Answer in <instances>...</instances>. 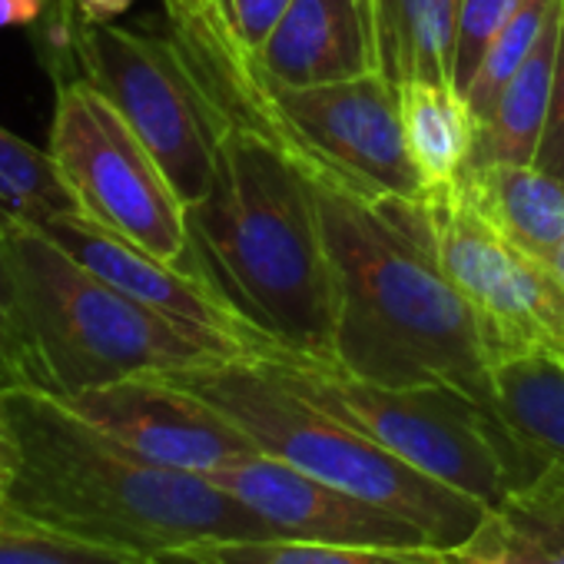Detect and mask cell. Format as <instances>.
I'll use <instances>...</instances> for the list:
<instances>
[{
  "label": "cell",
  "mask_w": 564,
  "mask_h": 564,
  "mask_svg": "<svg viewBox=\"0 0 564 564\" xmlns=\"http://www.w3.org/2000/svg\"><path fill=\"white\" fill-rule=\"evenodd\" d=\"M491 409L511 438L518 485L564 462V362L547 352H511L491 362Z\"/></svg>",
  "instance_id": "cell-16"
},
{
  "label": "cell",
  "mask_w": 564,
  "mask_h": 564,
  "mask_svg": "<svg viewBox=\"0 0 564 564\" xmlns=\"http://www.w3.org/2000/svg\"><path fill=\"white\" fill-rule=\"evenodd\" d=\"M186 551L199 564H452L435 547H356L300 538H239Z\"/></svg>",
  "instance_id": "cell-20"
},
{
  "label": "cell",
  "mask_w": 564,
  "mask_h": 564,
  "mask_svg": "<svg viewBox=\"0 0 564 564\" xmlns=\"http://www.w3.org/2000/svg\"><path fill=\"white\" fill-rule=\"evenodd\" d=\"M11 524V508H8V491H0V528Z\"/></svg>",
  "instance_id": "cell-35"
},
{
  "label": "cell",
  "mask_w": 564,
  "mask_h": 564,
  "mask_svg": "<svg viewBox=\"0 0 564 564\" xmlns=\"http://www.w3.org/2000/svg\"><path fill=\"white\" fill-rule=\"evenodd\" d=\"M534 166L544 170L551 180L564 186V28H561V47H557V67H554V90L547 120L541 130V143L534 153Z\"/></svg>",
  "instance_id": "cell-27"
},
{
  "label": "cell",
  "mask_w": 564,
  "mask_h": 564,
  "mask_svg": "<svg viewBox=\"0 0 564 564\" xmlns=\"http://www.w3.org/2000/svg\"><path fill=\"white\" fill-rule=\"evenodd\" d=\"M18 465H21V445H18V435H14V425H11V415L4 405V395H0V491L11 488Z\"/></svg>",
  "instance_id": "cell-28"
},
{
  "label": "cell",
  "mask_w": 564,
  "mask_h": 564,
  "mask_svg": "<svg viewBox=\"0 0 564 564\" xmlns=\"http://www.w3.org/2000/svg\"><path fill=\"white\" fill-rule=\"evenodd\" d=\"M0 336H4L18 356L24 359L31 382H34V359H31V336L24 323V303H21V286H18V265H14V249L8 236V213L0 209Z\"/></svg>",
  "instance_id": "cell-25"
},
{
  "label": "cell",
  "mask_w": 564,
  "mask_h": 564,
  "mask_svg": "<svg viewBox=\"0 0 564 564\" xmlns=\"http://www.w3.org/2000/svg\"><path fill=\"white\" fill-rule=\"evenodd\" d=\"M445 557L452 564H564V462L514 485Z\"/></svg>",
  "instance_id": "cell-15"
},
{
  "label": "cell",
  "mask_w": 564,
  "mask_h": 564,
  "mask_svg": "<svg viewBox=\"0 0 564 564\" xmlns=\"http://www.w3.org/2000/svg\"><path fill=\"white\" fill-rule=\"evenodd\" d=\"M4 405L21 445L8 488L14 521L153 561L213 541L279 538L206 475L133 455L51 392L18 389Z\"/></svg>",
  "instance_id": "cell-3"
},
{
  "label": "cell",
  "mask_w": 564,
  "mask_h": 564,
  "mask_svg": "<svg viewBox=\"0 0 564 564\" xmlns=\"http://www.w3.org/2000/svg\"><path fill=\"white\" fill-rule=\"evenodd\" d=\"M137 0H77V11L84 24H113L123 18Z\"/></svg>",
  "instance_id": "cell-31"
},
{
  "label": "cell",
  "mask_w": 564,
  "mask_h": 564,
  "mask_svg": "<svg viewBox=\"0 0 564 564\" xmlns=\"http://www.w3.org/2000/svg\"><path fill=\"white\" fill-rule=\"evenodd\" d=\"M290 150L306 170L336 272V366L392 389L452 386L491 409L485 326L445 275L422 203L372 199Z\"/></svg>",
  "instance_id": "cell-1"
},
{
  "label": "cell",
  "mask_w": 564,
  "mask_h": 564,
  "mask_svg": "<svg viewBox=\"0 0 564 564\" xmlns=\"http://www.w3.org/2000/svg\"><path fill=\"white\" fill-rule=\"evenodd\" d=\"M462 0H376L379 74L392 90L412 80L452 84Z\"/></svg>",
  "instance_id": "cell-18"
},
{
  "label": "cell",
  "mask_w": 564,
  "mask_h": 564,
  "mask_svg": "<svg viewBox=\"0 0 564 564\" xmlns=\"http://www.w3.org/2000/svg\"><path fill=\"white\" fill-rule=\"evenodd\" d=\"M445 275L485 326L491 362L511 352H547L564 362V290L554 272L495 236L455 183L422 199Z\"/></svg>",
  "instance_id": "cell-9"
},
{
  "label": "cell",
  "mask_w": 564,
  "mask_h": 564,
  "mask_svg": "<svg viewBox=\"0 0 564 564\" xmlns=\"http://www.w3.org/2000/svg\"><path fill=\"white\" fill-rule=\"evenodd\" d=\"M51 156L80 216L166 262H189L186 203L120 110L84 77L54 84Z\"/></svg>",
  "instance_id": "cell-7"
},
{
  "label": "cell",
  "mask_w": 564,
  "mask_h": 564,
  "mask_svg": "<svg viewBox=\"0 0 564 564\" xmlns=\"http://www.w3.org/2000/svg\"><path fill=\"white\" fill-rule=\"evenodd\" d=\"M0 564H153V557L110 551L11 518V524L0 528Z\"/></svg>",
  "instance_id": "cell-23"
},
{
  "label": "cell",
  "mask_w": 564,
  "mask_h": 564,
  "mask_svg": "<svg viewBox=\"0 0 564 564\" xmlns=\"http://www.w3.org/2000/svg\"><path fill=\"white\" fill-rule=\"evenodd\" d=\"M259 70L286 87L379 74L376 0H293L259 54Z\"/></svg>",
  "instance_id": "cell-13"
},
{
  "label": "cell",
  "mask_w": 564,
  "mask_h": 564,
  "mask_svg": "<svg viewBox=\"0 0 564 564\" xmlns=\"http://www.w3.org/2000/svg\"><path fill=\"white\" fill-rule=\"evenodd\" d=\"M0 209L37 226L57 216H80L51 150L28 143L4 127H0Z\"/></svg>",
  "instance_id": "cell-21"
},
{
  "label": "cell",
  "mask_w": 564,
  "mask_h": 564,
  "mask_svg": "<svg viewBox=\"0 0 564 564\" xmlns=\"http://www.w3.org/2000/svg\"><path fill=\"white\" fill-rule=\"evenodd\" d=\"M77 18H80L77 0H47V11H44L47 24H74Z\"/></svg>",
  "instance_id": "cell-32"
},
{
  "label": "cell",
  "mask_w": 564,
  "mask_h": 564,
  "mask_svg": "<svg viewBox=\"0 0 564 564\" xmlns=\"http://www.w3.org/2000/svg\"><path fill=\"white\" fill-rule=\"evenodd\" d=\"M262 362L319 409L485 508H495L518 485V458L498 415L452 386L392 389L326 362Z\"/></svg>",
  "instance_id": "cell-6"
},
{
  "label": "cell",
  "mask_w": 564,
  "mask_h": 564,
  "mask_svg": "<svg viewBox=\"0 0 564 564\" xmlns=\"http://www.w3.org/2000/svg\"><path fill=\"white\" fill-rule=\"evenodd\" d=\"M551 272H554V279L561 282V290H564V242H561V249H557V256L551 259V265H547Z\"/></svg>",
  "instance_id": "cell-34"
},
{
  "label": "cell",
  "mask_w": 564,
  "mask_h": 564,
  "mask_svg": "<svg viewBox=\"0 0 564 564\" xmlns=\"http://www.w3.org/2000/svg\"><path fill=\"white\" fill-rule=\"evenodd\" d=\"M153 564H199L189 551H176V554H166V557H156Z\"/></svg>",
  "instance_id": "cell-33"
},
{
  "label": "cell",
  "mask_w": 564,
  "mask_h": 564,
  "mask_svg": "<svg viewBox=\"0 0 564 564\" xmlns=\"http://www.w3.org/2000/svg\"><path fill=\"white\" fill-rule=\"evenodd\" d=\"M229 31L236 34V41L249 51L259 54L262 44L269 41V34L279 28L282 14L290 11L293 0H216Z\"/></svg>",
  "instance_id": "cell-26"
},
{
  "label": "cell",
  "mask_w": 564,
  "mask_h": 564,
  "mask_svg": "<svg viewBox=\"0 0 564 564\" xmlns=\"http://www.w3.org/2000/svg\"><path fill=\"white\" fill-rule=\"evenodd\" d=\"M206 478L256 511L279 538L356 547H432L429 534L395 511L262 452L229 462Z\"/></svg>",
  "instance_id": "cell-11"
},
{
  "label": "cell",
  "mask_w": 564,
  "mask_h": 564,
  "mask_svg": "<svg viewBox=\"0 0 564 564\" xmlns=\"http://www.w3.org/2000/svg\"><path fill=\"white\" fill-rule=\"evenodd\" d=\"M223 412L262 455L376 501L422 528L448 554L481 524L488 508L412 468L366 432L319 409L282 382L262 359H229L163 376Z\"/></svg>",
  "instance_id": "cell-5"
},
{
  "label": "cell",
  "mask_w": 564,
  "mask_h": 564,
  "mask_svg": "<svg viewBox=\"0 0 564 564\" xmlns=\"http://www.w3.org/2000/svg\"><path fill=\"white\" fill-rule=\"evenodd\" d=\"M514 8H518V0H462L458 41H455V74H452V84L462 97L468 94L488 47L505 31Z\"/></svg>",
  "instance_id": "cell-24"
},
{
  "label": "cell",
  "mask_w": 564,
  "mask_h": 564,
  "mask_svg": "<svg viewBox=\"0 0 564 564\" xmlns=\"http://www.w3.org/2000/svg\"><path fill=\"white\" fill-rule=\"evenodd\" d=\"M77 77L90 80L120 110L186 209L206 196L223 123L166 34L84 24L77 37Z\"/></svg>",
  "instance_id": "cell-8"
},
{
  "label": "cell",
  "mask_w": 564,
  "mask_h": 564,
  "mask_svg": "<svg viewBox=\"0 0 564 564\" xmlns=\"http://www.w3.org/2000/svg\"><path fill=\"white\" fill-rule=\"evenodd\" d=\"M61 402L117 445L166 468L209 475L259 452L223 412L163 376L120 379Z\"/></svg>",
  "instance_id": "cell-10"
},
{
  "label": "cell",
  "mask_w": 564,
  "mask_h": 564,
  "mask_svg": "<svg viewBox=\"0 0 564 564\" xmlns=\"http://www.w3.org/2000/svg\"><path fill=\"white\" fill-rule=\"evenodd\" d=\"M18 389H34L31 372L24 366V359L18 356V349L0 336V395L18 392Z\"/></svg>",
  "instance_id": "cell-29"
},
{
  "label": "cell",
  "mask_w": 564,
  "mask_h": 564,
  "mask_svg": "<svg viewBox=\"0 0 564 564\" xmlns=\"http://www.w3.org/2000/svg\"><path fill=\"white\" fill-rule=\"evenodd\" d=\"M561 28H564V0L551 8L544 31L524 64L511 74L505 84L491 117L478 127L471 160L465 166L481 163H534L541 130L551 107L554 90V67H557V47H561Z\"/></svg>",
  "instance_id": "cell-17"
},
{
  "label": "cell",
  "mask_w": 564,
  "mask_h": 564,
  "mask_svg": "<svg viewBox=\"0 0 564 564\" xmlns=\"http://www.w3.org/2000/svg\"><path fill=\"white\" fill-rule=\"evenodd\" d=\"M216 173L189 219V265L279 362L336 366L339 290L300 156L256 117H219Z\"/></svg>",
  "instance_id": "cell-2"
},
{
  "label": "cell",
  "mask_w": 564,
  "mask_h": 564,
  "mask_svg": "<svg viewBox=\"0 0 564 564\" xmlns=\"http://www.w3.org/2000/svg\"><path fill=\"white\" fill-rule=\"evenodd\" d=\"M34 389L57 399L137 376H170L249 359L232 343L203 336L120 293L74 259L37 223L8 213Z\"/></svg>",
  "instance_id": "cell-4"
},
{
  "label": "cell",
  "mask_w": 564,
  "mask_h": 564,
  "mask_svg": "<svg viewBox=\"0 0 564 564\" xmlns=\"http://www.w3.org/2000/svg\"><path fill=\"white\" fill-rule=\"evenodd\" d=\"M554 4H557V0H518V8L508 18L505 31L488 47V54H485V61H481V67H478L468 94H465L468 110H471L478 127L491 117L505 84L511 80V74L524 64V57L538 44V37L544 31V21H547Z\"/></svg>",
  "instance_id": "cell-22"
},
{
  "label": "cell",
  "mask_w": 564,
  "mask_h": 564,
  "mask_svg": "<svg viewBox=\"0 0 564 564\" xmlns=\"http://www.w3.org/2000/svg\"><path fill=\"white\" fill-rule=\"evenodd\" d=\"M47 0H0V31L11 28H37L44 21Z\"/></svg>",
  "instance_id": "cell-30"
},
{
  "label": "cell",
  "mask_w": 564,
  "mask_h": 564,
  "mask_svg": "<svg viewBox=\"0 0 564 564\" xmlns=\"http://www.w3.org/2000/svg\"><path fill=\"white\" fill-rule=\"evenodd\" d=\"M465 206L508 246L551 265L564 242V186L534 163L465 166L455 180Z\"/></svg>",
  "instance_id": "cell-14"
},
{
  "label": "cell",
  "mask_w": 564,
  "mask_h": 564,
  "mask_svg": "<svg viewBox=\"0 0 564 564\" xmlns=\"http://www.w3.org/2000/svg\"><path fill=\"white\" fill-rule=\"evenodd\" d=\"M51 239H57L74 259L94 269L100 279L137 303L223 343H232L249 359H275V349L265 336H259L213 286L186 262H166L143 246L104 229L87 216H57L41 226Z\"/></svg>",
  "instance_id": "cell-12"
},
{
  "label": "cell",
  "mask_w": 564,
  "mask_h": 564,
  "mask_svg": "<svg viewBox=\"0 0 564 564\" xmlns=\"http://www.w3.org/2000/svg\"><path fill=\"white\" fill-rule=\"evenodd\" d=\"M395 97L405 143L422 173L425 193L452 186L471 160L478 137V123L468 110V100L455 90V84L429 80L402 84Z\"/></svg>",
  "instance_id": "cell-19"
}]
</instances>
